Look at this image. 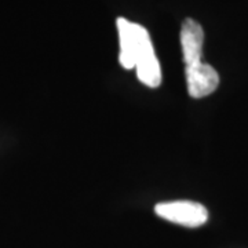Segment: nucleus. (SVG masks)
<instances>
[{"label": "nucleus", "instance_id": "39448f33", "mask_svg": "<svg viewBox=\"0 0 248 248\" xmlns=\"http://www.w3.org/2000/svg\"><path fill=\"white\" fill-rule=\"evenodd\" d=\"M135 69H137V76L141 83L152 89L159 87L161 83V69H160V62L156 54L142 58L141 61L137 63Z\"/></svg>", "mask_w": 248, "mask_h": 248}, {"label": "nucleus", "instance_id": "f257e3e1", "mask_svg": "<svg viewBox=\"0 0 248 248\" xmlns=\"http://www.w3.org/2000/svg\"><path fill=\"white\" fill-rule=\"evenodd\" d=\"M120 55L119 61L124 69H133L142 58L155 54L148 31L125 18L117 19Z\"/></svg>", "mask_w": 248, "mask_h": 248}, {"label": "nucleus", "instance_id": "20e7f679", "mask_svg": "<svg viewBox=\"0 0 248 248\" xmlns=\"http://www.w3.org/2000/svg\"><path fill=\"white\" fill-rule=\"evenodd\" d=\"M203 42L204 32L202 25L195 19H185L181 28V47L186 66L202 62Z\"/></svg>", "mask_w": 248, "mask_h": 248}, {"label": "nucleus", "instance_id": "f03ea898", "mask_svg": "<svg viewBox=\"0 0 248 248\" xmlns=\"http://www.w3.org/2000/svg\"><path fill=\"white\" fill-rule=\"evenodd\" d=\"M155 213L166 221L186 228H199L208 219V211L203 204L189 200L159 203L155 207Z\"/></svg>", "mask_w": 248, "mask_h": 248}, {"label": "nucleus", "instance_id": "7ed1b4c3", "mask_svg": "<svg viewBox=\"0 0 248 248\" xmlns=\"http://www.w3.org/2000/svg\"><path fill=\"white\" fill-rule=\"evenodd\" d=\"M187 93L192 98H204L213 94L219 84V75L211 65L197 62L186 66Z\"/></svg>", "mask_w": 248, "mask_h": 248}]
</instances>
